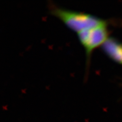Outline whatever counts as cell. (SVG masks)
Instances as JSON below:
<instances>
[{"mask_svg": "<svg viewBox=\"0 0 122 122\" xmlns=\"http://www.w3.org/2000/svg\"><path fill=\"white\" fill-rule=\"evenodd\" d=\"M78 40L85 50L86 70H88L92 53L104 43L108 37L107 24L83 30L77 33Z\"/></svg>", "mask_w": 122, "mask_h": 122, "instance_id": "cell-2", "label": "cell"}, {"mask_svg": "<svg viewBox=\"0 0 122 122\" xmlns=\"http://www.w3.org/2000/svg\"><path fill=\"white\" fill-rule=\"evenodd\" d=\"M49 9L51 15L77 34L87 29L107 24L106 21L92 14L65 9L53 3L49 4Z\"/></svg>", "mask_w": 122, "mask_h": 122, "instance_id": "cell-1", "label": "cell"}, {"mask_svg": "<svg viewBox=\"0 0 122 122\" xmlns=\"http://www.w3.org/2000/svg\"><path fill=\"white\" fill-rule=\"evenodd\" d=\"M102 50L115 62L122 65V44L112 38H108L102 45Z\"/></svg>", "mask_w": 122, "mask_h": 122, "instance_id": "cell-3", "label": "cell"}]
</instances>
